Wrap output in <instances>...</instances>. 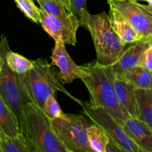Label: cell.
Instances as JSON below:
<instances>
[{"mask_svg":"<svg viewBox=\"0 0 152 152\" xmlns=\"http://www.w3.org/2000/svg\"><path fill=\"white\" fill-rule=\"evenodd\" d=\"M0 132L10 137H18L21 135L18 117L1 97H0Z\"/></svg>","mask_w":152,"mask_h":152,"instance_id":"cell-16","label":"cell"},{"mask_svg":"<svg viewBox=\"0 0 152 152\" xmlns=\"http://www.w3.org/2000/svg\"><path fill=\"white\" fill-rule=\"evenodd\" d=\"M52 65L59 68L58 77L65 84H70L78 77L79 65L74 62L68 54L65 44L61 41L55 42V46L51 53Z\"/></svg>","mask_w":152,"mask_h":152,"instance_id":"cell-11","label":"cell"},{"mask_svg":"<svg viewBox=\"0 0 152 152\" xmlns=\"http://www.w3.org/2000/svg\"><path fill=\"white\" fill-rule=\"evenodd\" d=\"M10 50L7 37L3 35L0 42V97L16 114L20 124L24 108L29 100L23 91L19 75L7 65L6 56Z\"/></svg>","mask_w":152,"mask_h":152,"instance_id":"cell-5","label":"cell"},{"mask_svg":"<svg viewBox=\"0 0 152 152\" xmlns=\"http://www.w3.org/2000/svg\"><path fill=\"white\" fill-rule=\"evenodd\" d=\"M7 65L18 74H23L31 71L34 67V62L27 59L21 54L10 50L6 56Z\"/></svg>","mask_w":152,"mask_h":152,"instance_id":"cell-20","label":"cell"},{"mask_svg":"<svg viewBox=\"0 0 152 152\" xmlns=\"http://www.w3.org/2000/svg\"><path fill=\"white\" fill-rule=\"evenodd\" d=\"M148 48L149 37L142 38L138 41L129 44L120 60L111 66L114 76L117 78H123L128 71L135 67L139 66L144 52Z\"/></svg>","mask_w":152,"mask_h":152,"instance_id":"cell-10","label":"cell"},{"mask_svg":"<svg viewBox=\"0 0 152 152\" xmlns=\"http://www.w3.org/2000/svg\"><path fill=\"white\" fill-rule=\"evenodd\" d=\"M148 5H149V4H148ZM149 7H150V8H151V10H152V5H149Z\"/></svg>","mask_w":152,"mask_h":152,"instance_id":"cell-30","label":"cell"},{"mask_svg":"<svg viewBox=\"0 0 152 152\" xmlns=\"http://www.w3.org/2000/svg\"><path fill=\"white\" fill-rule=\"evenodd\" d=\"M84 114L95 124L102 128L110 139L117 145L129 152H145L142 150L125 131L123 126L104 108H96L83 102L81 105Z\"/></svg>","mask_w":152,"mask_h":152,"instance_id":"cell-7","label":"cell"},{"mask_svg":"<svg viewBox=\"0 0 152 152\" xmlns=\"http://www.w3.org/2000/svg\"><path fill=\"white\" fill-rule=\"evenodd\" d=\"M109 7L118 10L136 30L141 38L152 35V10L149 5L132 0H106Z\"/></svg>","mask_w":152,"mask_h":152,"instance_id":"cell-8","label":"cell"},{"mask_svg":"<svg viewBox=\"0 0 152 152\" xmlns=\"http://www.w3.org/2000/svg\"><path fill=\"white\" fill-rule=\"evenodd\" d=\"M116 94L123 111L128 117H140L136 88L124 79L114 76Z\"/></svg>","mask_w":152,"mask_h":152,"instance_id":"cell-12","label":"cell"},{"mask_svg":"<svg viewBox=\"0 0 152 152\" xmlns=\"http://www.w3.org/2000/svg\"><path fill=\"white\" fill-rule=\"evenodd\" d=\"M42 10L49 14L56 16L66 24L79 28L80 23L79 19L68 12L65 6L59 0H36Z\"/></svg>","mask_w":152,"mask_h":152,"instance_id":"cell-15","label":"cell"},{"mask_svg":"<svg viewBox=\"0 0 152 152\" xmlns=\"http://www.w3.org/2000/svg\"><path fill=\"white\" fill-rule=\"evenodd\" d=\"M88 145L93 152H107L110 137L105 131L97 124H91L88 129Z\"/></svg>","mask_w":152,"mask_h":152,"instance_id":"cell-17","label":"cell"},{"mask_svg":"<svg viewBox=\"0 0 152 152\" xmlns=\"http://www.w3.org/2000/svg\"><path fill=\"white\" fill-rule=\"evenodd\" d=\"M0 152H34L20 136L10 137L0 132Z\"/></svg>","mask_w":152,"mask_h":152,"instance_id":"cell-21","label":"cell"},{"mask_svg":"<svg viewBox=\"0 0 152 152\" xmlns=\"http://www.w3.org/2000/svg\"><path fill=\"white\" fill-rule=\"evenodd\" d=\"M149 47L152 49V35L149 37Z\"/></svg>","mask_w":152,"mask_h":152,"instance_id":"cell-29","label":"cell"},{"mask_svg":"<svg viewBox=\"0 0 152 152\" xmlns=\"http://www.w3.org/2000/svg\"><path fill=\"white\" fill-rule=\"evenodd\" d=\"M34 62V67L31 71L19 74L23 91L29 102L42 111L48 98L56 94V91H60L82 105V101L74 97L64 88L52 64H49L42 58Z\"/></svg>","mask_w":152,"mask_h":152,"instance_id":"cell-2","label":"cell"},{"mask_svg":"<svg viewBox=\"0 0 152 152\" xmlns=\"http://www.w3.org/2000/svg\"><path fill=\"white\" fill-rule=\"evenodd\" d=\"M108 16L113 28L124 42L129 45L142 39L129 21L118 10L110 7Z\"/></svg>","mask_w":152,"mask_h":152,"instance_id":"cell-14","label":"cell"},{"mask_svg":"<svg viewBox=\"0 0 152 152\" xmlns=\"http://www.w3.org/2000/svg\"><path fill=\"white\" fill-rule=\"evenodd\" d=\"M42 111L48 120L58 118L65 114L55 98V95H51L48 98L45 102Z\"/></svg>","mask_w":152,"mask_h":152,"instance_id":"cell-24","label":"cell"},{"mask_svg":"<svg viewBox=\"0 0 152 152\" xmlns=\"http://www.w3.org/2000/svg\"><path fill=\"white\" fill-rule=\"evenodd\" d=\"M107 152H129L123 149L120 146L115 143L111 139H110L109 143L107 147Z\"/></svg>","mask_w":152,"mask_h":152,"instance_id":"cell-26","label":"cell"},{"mask_svg":"<svg viewBox=\"0 0 152 152\" xmlns=\"http://www.w3.org/2000/svg\"><path fill=\"white\" fill-rule=\"evenodd\" d=\"M140 117L152 129V88H137Z\"/></svg>","mask_w":152,"mask_h":152,"instance_id":"cell-19","label":"cell"},{"mask_svg":"<svg viewBox=\"0 0 152 152\" xmlns=\"http://www.w3.org/2000/svg\"><path fill=\"white\" fill-rule=\"evenodd\" d=\"M68 152H70V151H68Z\"/></svg>","mask_w":152,"mask_h":152,"instance_id":"cell-31","label":"cell"},{"mask_svg":"<svg viewBox=\"0 0 152 152\" xmlns=\"http://www.w3.org/2000/svg\"><path fill=\"white\" fill-rule=\"evenodd\" d=\"M48 121L54 133L68 151L93 152L88 140V129L91 124L83 116L65 114Z\"/></svg>","mask_w":152,"mask_h":152,"instance_id":"cell-6","label":"cell"},{"mask_svg":"<svg viewBox=\"0 0 152 152\" xmlns=\"http://www.w3.org/2000/svg\"><path fill=\"white\" fill-rule=\"evenodd\" d=\"M65 6V7L67 8V10H68V12L71 13V0H59Z\"/></svg>","mask_w":152,"mask_h":152,"instance_id":"cell-27","label":"cell"},{"mask_svg":"<svg viewBox=\"0 0 152 152\" xmlns=\"http://www.w3.org/2000/svg\"><path fill=\"white\" fill-rule=\"evenodd\" d=\"M78 77L88 91L89 105L106 110L120 125L129 118L117 99L111 66H103L96 62L80 65Z\"/></svg>","mask_w":152,"mask_h":152,"instance_id":"cell-1","label":"cell"},{"mask_svg":"<svg viewBox=\"0 0 152 152\" xmlns=\"http://www.w3.org/2000/svg\"><path fill=\"white\" fill-rule=\"evenodd\" d=\"M41 25L55 42L61 41L65 45H75L77 43V31L78 28L66 24L53 15L42 10Z\"/></svg>","mask_w":152,"mask_h":152,"instance_id":"cell-9","label":"cell"},{"mask_svg":"<svg viewBox=\"0 0 152 152\" xmlns=\"http://www.w3.org/2000/svg\"><path fill=\"white\" fill-rule=\"evenodd\" d=\"M121 79L126 80L136 88H152V72L141 66L132 68Z\"/></svg>","mask_w":152,"mask_h":152,"instance_id":"cell-18","label":"cell"},{"mask_svg":"<svg viewBox=\"0 0 152 152\" xmlns=\"http://www.w3.org/2000/svg\"><path fill=\"white\" fill-rule=\"evenodd\" d=\"M134 141L145 152H152V129L139 118L129 117L121 125Z\"/></svg>","mask_w":152,"mask_h":152,"instance_id":"cell-13","label":"cell"},{"mask_svg":"<svg viewBox=\"0 0 152 152\" xmlns=\"http://www.w3.org/2000/svg\"><path fill=\"white\" fill-rule=\"evenodd\" d=\"M139 66L142 67L152 72V49L150 47L144 52Z\"/></svg>","mask_w":152,"mask_h":152,"instance_id":"cell-25","label":"cell"},{"mask_svg":"<svg viewBox=\"0 0 152 152\" xmlns=\"http://www.w3.org/2000/svg\"><path fill=\"white\" fill-rule=\"evenodd\" d=\"M132 1H147V2L148 3V4H150V5H152V0H132Z\"/></svg>","mask_w":152,"mask_h":152,"instance_id":"cell-28","label":"cell"},{"mask_svg":"<svg viewBox=\"0 0 152 152\" xmlns=\"http://www.w3.org/2000/svg\"><path fill=\"white\" fill-rule=\"evenodd\" d=\"M16 7L28 19L37 24L41 23L42 10L39 8L33 0H14Z\"/></svg>","mask_w":152,"mask_h":152,"instance_id":"cell-22","label":"cell"},{"mask_svg":"<svg viewBox=\"0 0 152 152\" xmlns=\"http://www.w3.org/2000/svg\"><path fill=\"white\" fill-rule=\"evenodd\" d=\"M20 129V137L34 152L68 151L42 111L32 102H28L24 108Z\"/></svg>","mask_w":152,"mask_h":152,"instance_id":"cell-3","label":"cell"},{"mask_svg":"<svg viewBox=\"0 0 152 152\" xmlns=\"http://www.w3.org/2000/svg\"><path fill=\"white\" fill-rule=\"evenodd\" d=\"M88 30L93 39L96 54V62L103 66L117 63L128 48L111 24L109 16L105 12L90 14Z\"/></svg>","mask_w":152,"mask_h":152,"instance_id":"cell-4","label":"cell"},{"mask_svg":"<svg viewBox=\"0 0 152 152\" xmlns=\"http://www.w3.org/2000/svg\"><path fill=\"white\" fill-rule=\"evenodd\" d=\"M87 0H71V13L79 19L80 26L88 28L90 13L87 10Z\"/></svg>","mask_w":152,"mask_h":152,"instance_id":"cell-23","label":"cell"}]
</instances>
